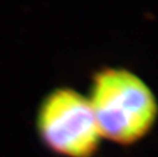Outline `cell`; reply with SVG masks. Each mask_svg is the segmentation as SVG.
<instances>
[{
	"label": "cell",
	"instance_id": "1",
	"mask_svg": "<svg viewBox=\"0 0 158 157\" xmlns=\"http://www.w3.org/2000/svg\"><path fill=\"white\" fill-rule=\"evenodd\" d=\"M100 136L130 145L152 129L157 100L145 82L127 68H104L93 76L90 98Z\"/></svg>",
	"mask_w": 158,
	"mask_h": 157
},
{
	"label": "cell",
	"instance_id": "2",
	"mask_svg": "<svg viewBox=\"0 0 158 157\" xmlns=\"http://www.w3.org/2000/svg\"><path fill=\"white\" fill-rule=\"evenodd\" d=\"M38 133L42 142L57 155L91 157L100 143L90 101L69 88L52 91L38 111Z\"/></svg>",
	"mask_w": 158,
	"mask_h": 157
}]
</instances>
